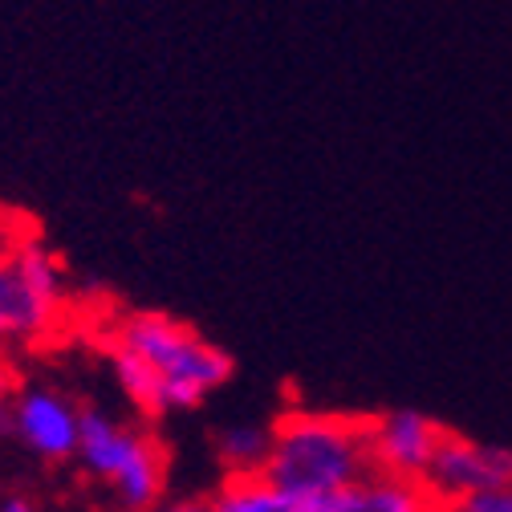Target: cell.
Instances as JSON below:
<instances>
[{
    "label": "cell",
    "mask_w": 512,
    "mask_h": 512,
    "mask_svg": "<svg viewBox=\"0 0 512 512\" xmlns=\"http://www.w3.org/2000/svg\"><path fill=\"white\" fill-rule=\"evenodd\" d=\"M0 512H41V508L25 492H9V496H0Z\"/></svg>",
    "instance_id": "7c38bea8"
},
{
    "label": "cell",
    "mask_w": 512,
    "mask_h": 512,
    "mask_svg": "<svg viewBox=\"0 0 512 512\" xmlns=\"http://www.w3.org/2000/svg\"><path fill=\"white\" fill-rule=\"evenodd\" d=\"M9 382H13V374H9V362H5V354H0V391H9Z\"/></svg>",
    "instance_id": "9a60e30c"
},
{
    "label": "cell",
    "mask_w": 512,
    "mask_h": 512,
    "mask_svg": "<svg viewBox=\"0 0 512 512\" xmlns=\"http://www.w3.org/2000/svg\"><path fill=\"white\" fill-rule=\"evenodd\" d=\"M21 244V232H17V224L5 216V212H0V256H5V252H13Z\"/></svg>",
    "instance_id": "4fadbf2b"
},
{
    "label": "cell",
    "mask_w": 512,
    "mask_h": 512,
    "mask_svg": "<svg viewBox=\"0 0 512 512\" xmlns=\"http://www.w3.org/2000/svg\"><path fill=\"white\" fill-rule=\"evenodd\" d=\"M301 504L309 512H439V500L423 480H403L387 472H366L362 480L330 496L301 500Z\"/></svg>",
    "instance_id": "52a82bcc"
},
{
    "label": "cell",
    "mask_w": 512,
    "mask_h": 512,
    "mask_svg": "<svg viewBox=\"0 0 512 512\" xmlns=\"http://www.w3.org/2000/svg\"><path fill=\"white\" fill-rule=\"evenodd\" d=\"M439 512H512V484H500V488H480V492L456 496V500L439 504Z\"/></svg>",
    "instance_id": "30bf717a"
},
{
    "label": "cell",
    "mask_w": 512,
    "mask_h": 512,
    "mask_svg": "<svg viewBox=\"0 0 512 512\" xmlns=\"http://www.w3.org/2000/svg\"><path fill=\"white\" fill-rule=\"evenodd\" d=\"M114 346L139 354L163 387V415L200 407L232 378V354L167 313H126L114 326Z\"/></svg>",
    "instance_id": "7a4b0ae2"
},
{
    "label": "cell",
    "mask_w": 512,
    "mask_h": 512,
    "mask_svg": "<svg viewBox=\"0 0 512 512\" xmlns=\"http://www.w3.org/2000/svg\"><path fill=\"white\" fill-rule=\"evenodd\" d=\"M374 472L370 419L338 411H285L273 423V447L261 476L289 500L330 496Z\"/></svg>",
    "instance_id": "6da1fadb"
},
{
    "label": "cell",
    "mask_w": 512,
    "mask_h": 512,
    "mask_svg": "<svg viewBox=\"0 0 512 512\" xmlns=\"http://www.w3.org/2000/svg\"><path fill=\"white\" fill-rule=\"evenodd\" d=\"M423 484L435 492L439 504L480 492V488L512 484V452L500 443H484V439H468V435L447 431Z\"/></svg>",
    "instance_id": "5b68a950"
},
{
    "label": "cell",
    "mask_w": 512,
    "mask_h": 512,
    "mask_svg": "<svg viewBox=\"0 0 512 512\" xmlns=\"http://www.w3.org/2000/svg\"><path fill=\"white\" fill-rule=\"evenodd\" d=\"M447 427L423 411L395 407L370 415V464L374 472L403 476V480H427V468L439 452Z\"/></svg>",
    "instance_id": "277c9868"
},
{
    "label": "cell",
    "mask_w": 512,
    "mask_h": 512,
    "mask_svg": "<svg viewBox=\"0 0 512 512\" xmlns=\"http://www.w3.org/2000/svg\"><path fill=\"white\" fill-rule=\"evenodd\" d=\"M147 512H212V504L208 500H159Z\"/></svg>",
    "instance_id": "8fae6325"
},
{
    "label": "cell",
    "mask_w": 512,
    "mask_h": 512,
    "mask_svg": "<svg viewBox=\"0 0 512 512\" xmlns=\"http://www.w3.org/2000/svg\"><path fill=\"white\" fill-rule=\"evenodd\" d=\"M212 512H309L301 500H289L261 472L256 476H224L220 492L208 500Z\"/></svg>",
    "instance_id": "9c48e42d"
},
{
    "label": "cell",
    "mask_w": 512,
    "mask_h": 512,
    "mask_svg": "<svg viewBox=\"0 0 512 512\" xmlns=\"http://www.w3.org/2000/svg\"><path fill=\"white\" fill-rule=\"evenodd\" d=\"M82 472L114 496V512H147L163 500L167 488V452L163 443L143 431L122 423L106 407H82V435L78 456Z\"/></svg>",
    "instance_id": "3957f363"
},
{
    "label": "cell",
    "mask_w": 512,
    "mask_h": 512,
    "mask_svg": "<svg viewBox=\"0 0 512 512\" xmlns=\"http://www.w3.org/2000/svg\"><path fill=\"white\" fill-rule=\"evenodd\" d=\"M13 435L37 460H74L82 435V407L53 387H21L13 395Z\"/></svg>",
    "instance_id": "8992f818"
},
{
    "label": "cell",
    "mask_w": 512,
    "mask_h": 512,
    "mask_svg": "<svg viewBox=\"0 0 512 512\" xmlns=\"http://www.w3.org/2000/svg\"><path fill=\"white\" fill-rule=\"evenodd\" d=\"M273 427L256 423H228L216 431V460L224 464V476H256L269 460Z\"/></svg>",
    "instance_id": "ba28073f"
},
{
    "label": "cell",
    "mask_w": 512,
    "mask_h": 512,
    "mask_svg": "<svg viewBox=\"0 0 512 512\" xmlns=\"http://www.w3.org/2000/svg\"><path fill=\"white\" fill-rule=\"evenodd\" d=\"M13 435V399L9 391H0V439Z\"/></svg>",
    "instance_id": "5bb4252c"
}]
</instances>
